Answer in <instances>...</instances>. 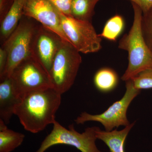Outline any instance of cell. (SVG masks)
<instances>
[{
    "mask_svg": "<svg viewBox=\"0 0 152 152\" xmlns=\"http://www.w3.org/2000/svg\"><path fill=\"white\" fill-rule=\"evenodd\" d=\"M61 95L53 87L37 90L22 97L14 111L25 130L32 133L53 124Z\"/></svg>",
    "mask_w": 152,
    "mask_h": 152,
    "instance_id": "obj_1",
    "label": "cell"
},
{
    "mask_svg": "<svg viewBox=\"0 0 152 152\" xmlns=\"http://www.w3.org/2000/svg\"><path fill=\"white\" fill-rule=\"evenodd\" d=\"M132 3L134 11V20L129 33L120 39L118 48L128 53L129 64L121 77L127 81L141 72L152 68V52L147 45L143 37L141 29L142 11L138 6Z\"/></svg>",
    "mask_w": 152,
    "mask_h": 152,
    "instance_id": "obj_2",
    "label": "cell"
},
{
    "mask_svg": "<svg viewBox=\"0 0 152 152\" xmlns=\"http://www.w3.org/2000/svg\"><path fill=\"white\" fill-rule=\"evenodd\" d=\"M35 20L23 16L16 29L3 44L7 61L4 72L0 80L11 77L14 70L25 60L31 56L32 44L39 25Z\"/></svg>",
    "mask_w": 152,
    "mask_h": 152,
    "instance_id": "obj_3",
    "label": "cell"
},
{
    "mask_svg": "<svg viewBox=\"0 0 152 152\" xmlns=\"http://www.w3.org/2000/svg\"><path fill=\"white\" fill-rule=\"evenodd\" d=\"M80 53L70 43L62 41L49 72L52 87L61 94L74 84L82 62Z\"/></svg>",
    "mask_w": 152,
    "mask_h": 152,
    "instance_id": "obj_4",
    "label": "cell"
},
{
    "mask_svg": "<svg viewBox=\"0 0 152 152\" xmlns=\"http://www.w3.org/2000/svg\"><path fill=\"white\" fill-rule=\"evenodd\" d=\"M53 125L51 132L36 152H44L50 147L61 144L75 147L81 152H102L95 143L98 127L87 128L84 132L80 133L75 130L73 124L66 129L56 121Z\"/></svg>",
    "mask_w": 152,
    "mask_h": 152,
    "instance_id": "obj_5",
    "label": "cell"
},
{
    "mask_svg": "<svg viewBox=\"0 0 152 152\" xmlns=\"http://www.w3.org/2000/svg\"><path fill=\"white\" fill-rule=\"evenodd\" d=\"M126 92L122 99L114 102L102 113L91 115L83 112L75 120V122L78 124L88 121L97 122L103 126L107 132L120 126L126 127L130 124L127 117L128 108L141 91L134 87L131 80L126 82Z\"/></svg>",
    "mask_w": 152,
    "mask_h": 152,
    "instance_id": "obj_6",
    "label": "cell"
},
{
    "mask_svg": "<svg viewBox=\"0 0 152 152\" xmlns=\"http://www.w3.org/2000/svg\"><path fill=\"white\" fill-rule=\"evenodd\" d=\"M60 15L63 31L68 41L79 53L86 54L100 50L102 38L91 22L79 20L60 12Z\"/></svg>",
    "mask_w": 152,
    "mask_h": 152,
    "instance_id": "obj_7",
    "label": "cell"
},
{
    "mask_svg": "<svg viewBox=\"0 0 152 152\" xmlns=\"http://www.w3.org/2000/svg\"><path fill=\"white\" fill-rule=\"evenodd\" d=\"M11 77L15 92L20 99L34 91L53 87L48 73L32 56L20 64Z\"/></svg>",
    "mask_w": 152,
    "mask_h": 152,
    "instance_id": "obj_8",
    "label": "cell"
},
{
    "mask_svg": "<svg viewBox=\"0 0 152 152\" xmlns=\"http://www.w3.org/2000/svg\"><path fill=\"white\" fill-rule=\"evenodd\" d=\"M63 41L53 31L40 24L38 26L32 44L31 56L49 74Z\"/></svg>",
    "mask_w": 152,
    "mask_h": 152,
    "instance_id": "obj_9",
    "label": "cell"
},
{
    "mask_svg": "<svg viewBox=\"0 0 152 152\" xmlns=\"http://www.w3.org/2000/svg\"><path fill=\"white\" fill-rule=\"evenodd\" d=\"M23 15L34 19L56 33L63 41L69 42L62 28L59 11L49 0H25Z\"/></svg>",
    "mask_w": 152,
    "mask_h": 152,
    "instance_id": "obj_10",
    "label": "cell"
},
{
    "mask_svg": "<svg viewBox=\"0 0 152 152\" xmlns=\"http://www.w3.org/2000/svg\"><path fill=\"white\" fill-rule=\"evenodd\" d=\"M0 82V119L7 125L20 98L15 92L11 77L1 79Z\"/></svg>",
    "mask_w": 152,
    "mask_h": 152,
    "instance_id": "obj_11",
    "label": "cell"
},
{
    "mask_svg": "<svg viewBox=\"0 0 152 152\" xmlns=\"http://www.w3.org/2000/svg\"><path fill=\"white\" fill-rule=\"evenodd\" d=\"M25 0H15L5 16L1 21L0 39L3 44L18 26L23 16Z\"/></svg>",
    "mask_w": 152,
    "mask_h": 152,
    "instance_id": "obj_12",
    "label": "cell"
},
{
    "mask_svg": "<svg viewBox=\"0 0 152 152\" xmlns=\"http://www.w3.org/2000/svg\"><path fill=\"white\" fill-rule=\"evenodd\" d=\"M135 123V122L131 124L121 131H118L116 129L107 132L101 130L99 128L96 132L97 139L104 142L110 152H125V141Z\"/></svg>",
    "mask_w": 152,
    "mask_h": 152,
    "instance_id": "obj_13",
    "label": "cell"
},
{
    "mask_svg": "<svg viewBox=\"0 0 152 152\" xmlns=\"http://www.w3.org/2000/svg\"><path fill=\"white\" fill-rule=\"evenodd\" d=\"M118 82V74L111 68H101L94 76V84L97 89L102 93H109L113 91Z\"/></svg>",
    "mask_w": 152,
    "mask_h": 152,
    "instance_id": "obj_14",
    "label": "cell"
},
{
    "mask_svg": "<svg viewBox=\"0 0 152 152\" xmlns=\"http://www.w3.org/2000/svg\"><path fill=\"white\" fill-rule=\"evenodd\" d=\"M25 136L8 129L0 119V152H10L21 145Z\"/></svg>",
    "mask_w": 152,
    "mask_h": 152,
    "instance_id": "obj_15",
    "label": "cell"
},
{
    "mask_svg": "<svg viewBox=\"0 0 152 152\" xmlns=\"http://www.w3.org/2000/svg\"><path fill=\"white\" fill-rule=\"evenodd\" d=\"M101 0H72V16L82 20L91 22L94 9Z\"/></svg>",
    "mask_w": 152,
    "mask_h": 152,
    "instance_id": "obj_16",
    "label": "cell"
},
{
    "mask_svg": "<svg viewBox=\"0 0 152 152\" xmlns=\"http://www.w3.org/2000/svg\"><path fill=\"white\" fill-rule=\"evenodd\" d=\"M125 20L122 16L116 15L106 22L100 37L112 42H115L124 31Z\"/></svg>",
    "mask_w": 152,
    "mask_h": 152,
    "instance_id": "obj_17",
    "label": "cell"
},
{
    "mask_svg": "<svg viewBox=\"0 0 152 152\" xmlns=\"http://www.w3.org/2000/svg\"><path fill=\"white\" fill-rule=\"evenodd\" d=\"M141 29L144 40L152 52V6L142 13Z\"/></svg>",
    "mask_w": 152,
    "mask_h": 152,
    "instance_id": "obj_18",
    "label": "cell"
},
{
    "mask_svg": "<svg viewBox=\"0 0 152 152\" xmlns=\"http://www.w3.org/2000/svg\"><path fill=\"white\" fill-rule=\"evenodd\" d=\"M131 80L137 89H152V68L141 72Z\"/></svg>",
    "mask_w": 152,
    "mask_h": 152,
    "instance_id": "obj_19",
    "label": "cell"
},
{
    "mask_svg": "<svg viewBox=\"0 0 152 152\" xmlns=\"http://www.w3.org/2000/svg\"><path fill=\"white\" fill-rule=\"evenodd\" d=\"M60 12L72 16V0H49Z\"/></svg>",
    "mask_w": 152,
    "mask_h": 152,
    "instance_id": "obj_20",
    "label": "cell"
},
{
    "mask_svg": "<svg viewBox=\"0 0 152 152\" xmlns=\"http://www.w3.org/2000/svg\"><path fill=\"white\" fill-rule=\"evenodd\" d=\"M14 1L15 0H0V21L5 16Z\"/></svg>",
    "mask_w": 152,
    "mask_h": 152,
    "instance_id": "obj_21",
    "label": "cell"
},
{
    "mask_svg": "<svg viewBox=\"0 0 152 152\" xmlns=\"http://www.w3.org/2000/svg\"><path fill=\"white\" fill-rule=\"evenodd\" d=\"M7 61V55L5 49L1 46L0 48V76L2 75Z\"/></svg>",
    "mask_w": 152,
    "mask_h": 152,
    "instance_id": "obj_22",
    "label": "cell"
},
{
    "mask_svg": "<svg viewBox=\"0 0 152 152\" xmlns=\"http://www.w3.org/2000/svg\"><path fill=\"white\" fill-rule=\"evenodd\" d=\"M138 6L142 13L148 10L152 6V0H128Z\"/></svg>",
    "mask_w": 152,
    "mask_h": 152,
    "instance_id": "obj_23",
    "label": "cell"
}]
</instances>
